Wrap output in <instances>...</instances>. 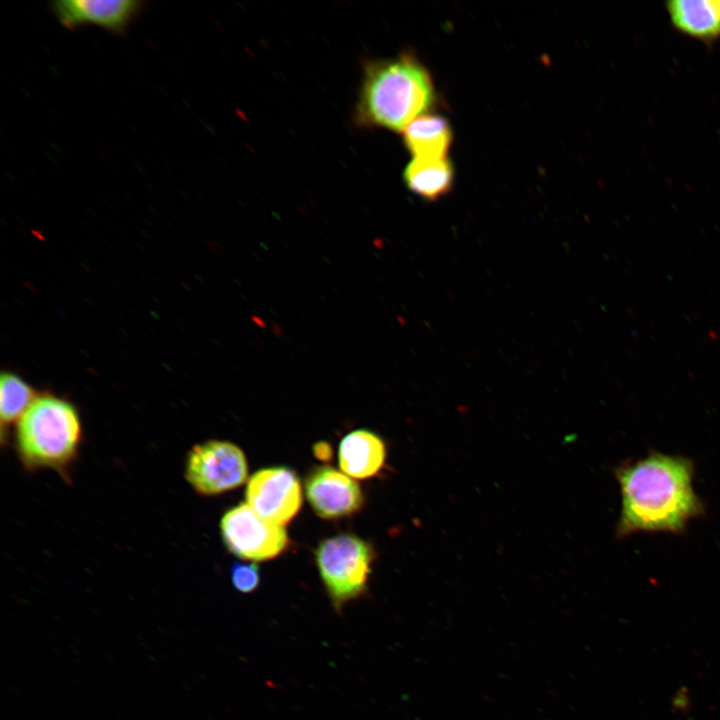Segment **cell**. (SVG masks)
Segmentation results:
<instances>
[{"label": "cell", "instance_id": "obj_8", "mask_svg": "<svg viewBox=\"0 0 720 720\" xmlns=\"http://www.w3.org/2000/svg\"><path fill=\"white\" fill-rule=\"evenodd\" d=\"M305 492L313 510L324 519L351 515L363 503L358 483L344 472L327 466L318 467L308 475Z\"/></svg>", "mask_w": 720, "mask_h": 720}, {"label": "cell", "instance_id": "obj_15", "mask_svg": "<svg viewBox=\"0 0 720 720\" xmlns=\"http://www.w3.org/2000/svg\"><path fill=\"white\" fill-rule=\"evenodd\" d=\"M233 586L242 593L253 592L259 585L258 567L253 563L235 564L231 572Z\"/></svg>", "mask_w": 720, "mask_h": 720}, {"label": "cell", "instance_id": "obj_7", "mask_svg": "<svg viewBox=\"0 0 720 720\" xmlns=\"http://www.w3.org/2000/svg\"><path fill=\"white\" fill-rule=\"evenodd\" d=\"M246 500L258 515L283 526L301 507V485L295 473L288 468L262 469L249 479Z\"/></svg>", "mask_w": 720, "mask_h": 720}, {"label": "cell", "instance_id": "obj_10", "mask_svg": "<svg viewBox=\"0 0 720 720\" xmlns=\"http://www.w3.org/2000/svg\"><path fill=\"white\" fill-rule=\"evenodd\" d=\"M386 456L383 441L367 430L346 435L339 446V464L348 476L364 479L375 475L383 466Z\"/></svg>", "mask_w": 720, "mask_h": 720}, {"label": "cell", "instance_id": "obj_12", "mask_svg": "<svg viewBox=\"0 0 720 720\" xmlns=\"http://www.w3.org/2000/svg\"><path fill=\"white\" fill-rule=\"evenodd\" d=\"M408 150L419 158H445L452 142V131L445 118L422 115L404 130Z\"/></svg>", "mask_w": 720, "mask_h": 720}, {"label": "cell", "instance_id": "obj_3", "mask_svg": "<svg viewBox=\"0 0 720 720\" xmlns=\"http://www.w3.org/2000/svg\"><path fill=\"white\" fill-rule=\"evenodd\" d=\"M82 440L77 409L54 395L37 397L17 422L15 446L27 470L53 469L65 473Z\"/></svg>", "mask_w": 720, "mask_h": 720}, {"label": "cell", "instance_id": "obj_11", "mask_svg": "<svg viewBox=\"0 0 720 720\" xmlns=\"http://www.w3.org/2000/svg\"><path fill=\"white\" fill-rule=\"evenodd\" d=\"M673 26L703 41L720 37V1L673 0L666 3Z\"/></svg>", "mask_w": 720, "mask_h": 720}, {"label": "cell", "instance_id": "obj_13", "mask_svg": "<svg viewBox=\"0 0 720 720\" xmlns=\"http://www.w3.org/2000/svg\"><path fill=\"white\" fill-rule=\"evenodd\" d=\"M453 178V166L446 158L415 157L404 171L409 190L431 201L450 190Z\"/></svg>", "mask_w": 720, "mask_h": 720}, {"label": "cell", "instance_id": "obj_5", "mask_svg": "<svg viewBox=\"0 0 720 720\" xmlns=\"http://www.w3.org/2000/svg\"><path fill=\"white\" fill-rule=\"evenodd\" d=\"M184 473L197 493L212 496L242 485L247 478V461L235 444L210 440L190 449Z\"/></svg>", "mask_w": 720, "mask_h": 720}, {"label": "cell", "instance_id": "obj_16", "mask_svg": "<svg viewBox=\"0 0 720 720\" xmlns=\"http://www.w3.org/2000/svg\"><path fill=\"white\" fill-rule=\"evenodd\" d=\"M313 452H314V455L322 461L330 460L332 457V449H331L330 445L326 442L316 443L313 446Z\"/></svg>", "mask_w": 720, "mask_h": 720}, {"label": "cell", "instance_id": "obj_6", "mask_svg": "<svg viewBox=\"0 0 720 720\" xmlns=\"http://www.w3.org/2000/svg\"><path fill=\"white\" fill-rule=\"evenodd\" d=\"M220 530L228 550L244 560L275 558L288 545L284 527L264 519L247 504L227 511L221 519Z\"/></svg>", "mask_w": 720, "mask_h": 720}, {"label": "cell", "instance_id": "obj_2", "mask_svg": "<svg viewBox=\"0 0 720 720\" xmlns=\"http://www.w3.org/2000/svg\"><path fill=\"white\" fill-rule=\"evenodd\" d=\"M434 100L429 72L414 56L402 54L366 66L358 119L366 125L405 130Z\"/></svg>", "mask_w": 720, "mask_h": 720}, {"label": "cell", "instance_id": "obj_9", "mask_svg": "<svg viewBox=\"0 0 720 720\" xmlns=\"http://www.w3.org/2000/svg\"><path fill=\"white\" fill-rule=\"evenodd\" d=\"M137 0H59L51 4L61 24L69 29L84 24L123 32L142 7Z\"/></svg>", "mask_w": 720, "mask_h": 720}, {"label": "cell", "instance_id": "obj_1", "mask_svg": "<svg viewBox=\"0 0 720 720\" xmlns=\"http://www.w3.org/2000/svg\"><path fill=\"white\" fill-rule=\"evenodd\" d=\"M614 472L621 491L618 537L642 531L679 534L705 512L693 488L694 463L687 457L651 451Z\"/></svg>", "mask_w": 720, "mask_h": 720}, {"label": "cell", "instance_id": "obj_14", "mask_svg": "<svg viewBox=\"0 0 720 720\" xmlns=\"http://www.w3.org/2000/svg\"><path fill=\"white\" fill-rule=\"evenodd\" d=\"M38 396L20 376L2 373L0 379L1 442L6 440L10 426L18 422Z\"/></svg>", "mask_w": 720, "mask_h": 720}, {"label": "cell", "instance_id": "obj_4", "mask_svg": "<svg viewBox=\"0 0 720 720\" xmlns=\"http://www.w3.org/2000/svg\"><path fill=\"white\" fill-rule=\"evenodd\" d=\"M373 551L354 535L325 539L316 551L321 579L337 611L365 592Z\"/></svg>", "mask_w": 720, "mask_h": 720}]
</instances>
